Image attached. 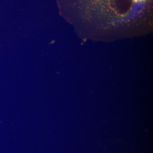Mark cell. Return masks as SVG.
<instances>
[{
    "label": "cell",
    "mask_w": 153,
    "mask_h": 153,
    "mask_svg": "<svg viewBox=\"0 0 153 153\" xmlns=\"http://www.w3.org/2000/svg\"><path fill=\"white\" fill-rule=\"evenodd\" d=\"M93 1L94 2L96 1L97 2L100 1L104 4V5H107L108 6H111L113 5L115 6L116 8L120 7L121 8H124V9L128 8V10H135L136 8L138 10H140L139 8H141L144 7L146 4L149 2V0H90Z\"/></svg>",
    "instance_id": "obj_1"
}]
</instances>
